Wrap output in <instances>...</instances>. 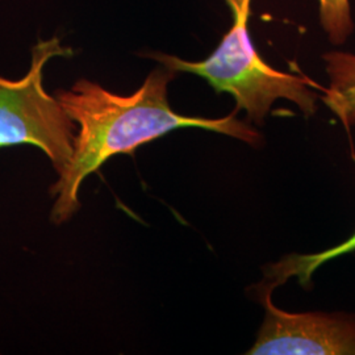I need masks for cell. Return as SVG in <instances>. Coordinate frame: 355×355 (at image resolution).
I'll use <instances>...</instances> for the list:
<instances>
[{
    "label": "cell",
    "instance_id": "5b68a950",
    "mask_svg": "<svg viewBox=\"0 0 355 355\" xmlns=\"http://www.w3.org/2000/svg\"><path fill=\"white\" fill-rule=\"evenodd\" d=\"M353 252H355V232L346 241L327 250L312 254H288L280 258L278 262L263 268L265 278L259 284L254 286L253 290L272 293L275 288L286 284L292 278H296L303 288L309 290L313 286L312 277L320 267Z\"/></svg>",
    "mask_w": 355,
    "mask_h": 355
},
{
    "label": "cell",
    "instance_id": "7a4b0ae2",
    "mask_svg": "<svg viewBox=\"0 0 355 355\" xmlns=\"http://www.w3.org/2000/svg\"><path fill=\"white\" fill-rule=\"evenodd\" d=\"M233 16V23L212 54L203 61H184L166 53L146 57L175 73L200 76L217 94H229L236 102V111H245L248 120L263 125L274 103L284 99L293 103L305 117L318 112V94L322 91L308 76L284 73L274 69L255 49L249 32L253 0H224Z\"/></svg>",
    "mask_w": 355,
    "mask_h": 355
},
{
    "label": "cell",
    "instance_id": "3957f363",
    "mask_svg": "<svg viewBox=\"0 0 355 355\" xmlns=\"http://www.w3.org/2000/svg\"><path fill=\"white\" fill-rule=\"evenodd\" d=\"M70 55L73 49L62 46L57 36L38 40L26 76L16 80L0 76V149L35 146L51 159L58 175L70 161L76 124L44 87V69L51 58Z\"/></svg>",
    "mask_w": 355,
    "mask_h": 355
},
{
    "label": "cell",
    "instance_id": "6da1fadb",
    "mask_svg": "<svg viewBox=\"0 0 355 355\" xmlns=\"http://www.w3.org/2000/svg\"><path fill=\"white\" fill-rule=\"evenodd\" d=\"M175 76L168 67H157L130 95L114 94L89 79H79L71 89L55 92L64 112L78 125L70 161L51 187V195L55 198L51 218L55 225L76 215L80 207L79 190L83 180L110 158L119 154L132 155L142 145L173 130L198 128L243 141L254 148L261 146L262 135L239 120L236 110L220 119L175 112L167 99L168 85Z\"/></svg>",
    "mask_w": 355,
    "mask_h": 355
},
{
    "label": "cell",
    "instance_id": "8992f818",
    "mask_svg": "<svg viewBox=\"0 0 355 355\" xmlns=\"http://www.w3.org/2000/svg\"><path fill=\"white\" fill-rule=\"evenodd\" d=\"M329 86L320 99L347 130L355 125V54L328 51L322 55Z\"/></svg>",
    "mask_w": 355,
    "mask_h": 355
},
{
    "label": "cell",
    "instance_id": "277c9868",
    "mask_svg": "<svg viewBox=\"0 0 355 355\" xmlns=\"http://www.w3.org/2000/svg\"><path fill=\"white\" fill-rule=\"evenodd\" d=\"M271 292H255L265 320L250 355H355V315L291 313L272 303Z\"/></svg>",
    "mask_w": 355,
    "mask_h": 355
},
{
    "label": "cell",
    "instance_id": "52a82bcc",
    "mask_svg": "<svg viewBox=\"0 0 355 355\" xmlns=\"http://www.w3.org/2000/svg\"><path fill=\"white\" fill-rule=\"evenodd\" d=\"M320 24L330 42L343 45L354 32L350 0H318Z\"/></svg>",
    "mask_w": 355,
    "mask_h": 355
}]
</instances>
